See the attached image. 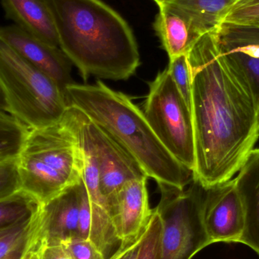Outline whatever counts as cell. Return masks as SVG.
<instances>
[{
	"label": "cell",
	"instance_id": "obj_1",
	"mask_svg": "<svg viewBox=\"0 0 259 259\" xmlns=\"http://www.w3.org/2000/svg\"><path fill=\"white\" fill-rule=\"evenodd\" d=\"M214 30L202 35L187 55L196 158L193 180L203 188L234 178L259 138L256 97L246 77L222 53Z\"/></svg>",
	"mask_w": 259,
	"mask_h": 259
},
{
	"label": "cell",
	"instance_id": "obj_2",
	"mask_svg": "<svg viewBox=\"0 0 259 259\" xmlns=\"http://www.w3.org/2000/svg\"><path fill=\"white\" fill-rule=\"evenodd\" d=\"M59 48L86 81L127 80L140 64L128 23L101 0H47Z\"/></svg>",
	"mask_w": 259,
	"mask_h": 259
},
{
	"label": "cell",
	"instance_id": "obj_3",
	"mask_svg": "<svg viewBox=\"0 0 259 259\" xmlns=\"http://www.w3.org/2000/svg\"><path fill=\"white\" fill-rule=\"evenodd\" d=\"M68 106L86 114L113 137L158 184L184 189L193 172L181 164L160 141L142 112L124 94L101 80L95 84L72 83L65 88Z\"/></svg>",
	"mask_w": 259,
	"mask_h": 259
},
{
	"label": "cell",
	"instance_id": "obj_4",
	"mask_svg": "<svg viewBox=\"0 0 259 259\" xmlns=\"http://www.w3.org/2000/svg\"><path fill=\"white\" fill-rule=\"evenodd\" d=\"M21 190L44 204L80 181L83 157L62 122L30 129L18 157Z\"/></svg>",
	"mask_w": 259,
	"mask_h": 259
},
{
	"label": "cell",
	"instance_id": "obj_5",
	"mask_svg": "<svg viewBox=\"0 0 259 259\" xmlns=\"http://www.w3.org/2000/svg\"><path fill=\"white\" fill-rule=\"evenodd\" d=\"M0 88L9 112L29 129L59 122L68 106L65 91L1 38Z\"/></svg>",
	"mask_w": 259,
	"mask_h": 259
},
{
	"label": "cell",
	"instance_id": "obj_6",
	"mask_svg": "<svg viewBox=\"0 0 259 259\" xmlns=\"http://www.w3.org/2000/svg\"><path fill=\"white\" fill-rule=\"evenodd\" d=\"M161 199L155 208L161 218V258L192 259L211 244L202 223V187L193 179L186 188L158 184Z\"/></svg>",
	"mask_w": 259,
	"mask_h": 259
},
{
	"label": "cell",
	"instance_id": "obj_7",
	"mask_svg": "<svg viewBox=\"0 0 259 259\" xmlns=\"http://www.w3.org/2000/svg\"><path fill=\"white\" fill-rule=\"evenodd\" d=\"M143 113L164 147L193 173L196 158L191 109L174 83L167 68L158 73L149 83Z\"/></svg>",
	"mask_w": 259,
	"mask_h": 259
},
{
	"label": "cell",
	"instance_id": "obj_8",
	"mask_svg": "<svg viewBox=\"0 0 259 259\" xmlns=\"http://www.w3.org/2000/svg\"><path fill=\"white\" fill-rule=\"evenodd\" d=\"M61 120L79 146L94 157L100 175V189L107 203L126 183L148 178L139 163L113 137L75 106H68Z\"/></svg>",
	"mask_w": 259,
	"mask_h": 259
},
{
	"label": "cell",
	"instance_id": "obj_9",
	"mask_svg": "<svg viewBox=\"0 0 259 259\" xmlns=\"http://www.w3.org/2000/svg\"><path fill=\"white\" fill-rule=\"evenodd\" d=\"M201 216L211 244L240 243L245 228V211L234 178L202 187Z\"/></svg>",
	"mask_w": 259,
	"mask_h": 259
},
{
	"label": "cell",
	"instance_id": "obj_10",
	"mask_svg": "<svg viewBox=\"0 0 259 259\" xmlns=\"http://www.w3.org/2000/svg\"><path fill=\"white\" fill-rule=\"evenodd\" d=\"M132 180L108 200V206L121 246L135 242L146 231L153 209L150 208L147 181Z\"/></svg>",
	"mask_w": 259,
	"mask_h": 259
},
{
	"label": "cell",
	"instance_id": "obj_11",
	"mask_svg": "<svg viewBox=\"0 0 259 259\" xmlns=\"http://www.w3.org/2000/svg\"><path fill=\"white\" fill-rule=\"evenodd\" d=\"M0 38L15 52L44 74L54 80L65 91L74 83L71 62L59 47H55L17 25L0 27Z\"/></svg>",
	"mask_w": 259,
	"mask_h": 259
},
{
	"label": "cell",
	"instance_id": "obj_12",
	"mask_svg": "<svg viewBox=\"0 0 259 259\" xmlns=\"http://www.w3.org/2000/svg\"><path fill=\"white\" fill-rule=\"evenodd\" d=\"M214 32L222 53L246 77L259 104V25L222 22Z\"/></svg>",
	"mask_w": 259,
	"mask_h": 259
},
{
	"label": "cell",
	"instance_id": "obj_13",
	"mask_svg": "<svg viewBox=\"0 0 259 259\" xmlns=\"http://www.w3.org/2000/svg\"><path fill=\"white\" fill-rule=\"evenodd\" d=\"M81 180V179H80ZM80 181L39 207L37 236L46 244L79 237Z\"/></svg>",
	"mask_w": 259,
	"mask_h": 259
},
{
	"label": "cell",
	"instance_id": "obj_14",
	"mask_svg": "<svg viewBox=\"0 0 259 259\" xmlns=\"http://www.w3.org/2000/svg\"><path fill=\"white\" fill-rule=\"evenodd\" d=\"M245 211V228L240 243L259 255V148H254L234 178Z\"/></svg>",
	"mask_w": 259,
	"mask_h": 259
},
{
	"label": "cell",
	"instance_id": "obj_15",
	"mask_svg": "<svg viewBox=\"0 0 259 259\" xmlns=\"http://www.w3.org/2000/svg\"><path fill=\"white\" fill-rule=\"evenodd\" d=\"M158 8L154 27L169 60L188 55L202 35L198 33L188 18L173 5L163 3Z\"/></svg>",
	"mask_w": 259,
	"mask_h": 259
},
{
	"label": "cell",
	"instance_id": "obj_16",
	"mask_svg": "<svg viewBox=\"0 0 259 259\" xmlns=\"http://www.w3.org/2000/svg\"><path fill=\"white\" fill-rule=\"evenodd\" d=\"M8 18L37 39L59 47L53 14L47 0H1Z\"/></svg>",
	"mask_w": 259,
	"mask_h": 259
},
{
	"label": "cell",
	"instance_id": "obj_17",
	"mask_svg": "<svg viewBox=\"0 0 259 259\" xmlns=\"http://www.w3.org/2000/svg\"><path fill=\"white\" fill-rule=\"evenodd\" d=\"M237 0H169L188 18L198 33L215 30Z\"/></svg>",
	"mask_w": 259,
	"mask_h": 259
},
{
	"label": "cell",
	"instance_id": "obj_18",
	"mask_svg": "<svg viewBox=\"0 0 259 259\" xmlns=\"http://www.w3.org/2000/svg\"><path fill=\"white\" fill-rule=\"evenodd\" d=\"M30 130L12 113L0 109V161L18 158Z\"/></svg>",
	"mask_w": 259,
	"mask_h": 259
},
{
	"label": "cell",
	"instance_id": "obj_19",
	"mask_svg": "<svg viewBox=\"0 0 259 259\" xmlns=\"http://www.w3.org/2000/svg\"><path fill=\"white\" fill-rule=\"evenodd\" d=\"M39 207V202L22 190L0 199V229L33 217Z\"/></svg>",
	"mask_w": 259,
	"mask_h": 259
},
{
	"label": "cell",
	"instance_id": "obj_20",
	"mask_svg": "<svg viewBox=\"0 0 259 259\" xmlns=\"http://www.w3.org/2000/svg\"><path fill=\"white\" fill-rule=\"evenodd\" d=\"M38 214L39 211L30 219L0 229V259L6 258L17 246L34 234L38 227Z\"/></svg>",
	"mask_w": 259,
	"mask_h": 259
},
{
	"label": "cell",
	"instance_id": "obj_21",
	"mask_svg": "<svg viewBox=\"0 0 259 259\" xmlns=\"http://www.w3.org/2000/svg\"><path fill=\"white\" fill-rule=\"evenodd\" d=\"M162 224L154 208L150 222L145 231L137 259L161 258V239Z\"/></svg>",
	"mask_w": 259,
	"mask_h": 259
},
{
	"label": "cell",
	"instance_id": "obj_22",
	"mask_svg": "<svg viewBox=\"0 0 259 259\" xmlns=\"http://www.w3.org/2000/svg\"><path fill=\"white\" fill-rule=\"evenodd\" d=\"M169 74L189 106H191L192 75L187 55L169 60ZM191 109V107H190Z\"/></svg>",
	"mask_w": 259,
	"mask_h": 259
},
{
	"label": "cell",
	"instance_id": "obj_23",
	"mask_svg": "<svg viewBox=\"0 0 259 259\" xmlns=\"http://www.w3.org/2000/svg\"><path fill=\"white\" fill-rule=\"evenodd\" d=\"M21 190L18 158L0 161V199Z\"/></svg>",
	"mask_w": 259,
	"mask_h": 259
},
{
	"label": "cell",
	"instance_id": "obj_24",
	"mask_svg": "<svg viewBox=\"0 0 259 259\" xmlns=\"http://www.w3.org/2000/svg\"><path fill=\"white\" fill-rule=\"evenodd\" d=\"M61 244L66 249L71 259H106L95 245L86 239H69Z\"/></svg>",
	"mask_w": 259,
	"mask_h": 259
},
{
	"label": "cell",
	"instance_id": "obj_25",
	"mask_svg": "<svg viewBox=\"0 0 259 259\" xmlns=\"http://www.w3.org/2000/svg\"><path fill=\"white\" fill-rule=\"evenodd\" d=\"M223 22L238 24L259 23V4L230 11L224 18Z\"/></svg>",
	"mask_w": 259,
	"mask_h": 259
},
{
	"label": "cell",
	"instance_id": "obj_26",
	"mask_svg": "<svg viewBox=\"0 0 259 259\" xmlns=\"http://www.w3.org/2000/svg\"><path fill=\"white\" fill-rule=\"evenodd\" d=\"M39 259H71L62 244H46L41 242L39 249Z\"/></svg>",
	"mask_w": 259,
	"mask_h": 259
},
{
	"label": "cell",
	"instance_id": "obj_27",
	"mask_svg": "<svg viewBox=\"0 0 259 259\" xmlns=\"http://www.w3.org/2000/svg\"><path fill=\"white\" fill-rule=\"evenodd\" d=\"M143 234L134 243L124 247H120L119 249L109 259H137L139 249L143 240Z\"/></svg>",
	"mask_w": 259,
	"mask_h": 259
},
{
	"label": "cell",
	"instance_id": "obj_28",
	"mask_svg": "<svg viewBox=\"0 0 259 259\" xmlns=\"http://www.w3.org/2000/svg\"><path fill=\"white\" fill-rule=\"evenodd\" d=\"M36 231H37V229H36ZM36 232L34 233V234H33L30 238L23 242L19 246H17V247L15 248L14 250H12L6 258L3 259H22L24 254H25V252H27V249H28L30 243H31L32 240H33V237H34L35 234H36Z\"/></svg>",
	"mask_w": 259,
	"mask_h": 259
},
{
	"label": "cell",
	"instance_id": "obj_29",
	"mask_svg": "<svg viewBox=\"0 0 259 259\" xmlns=\"http://www.w3.org/2000/svg\"><path fill=\"white\" fill-rule=\"evenodd\" d=\"M40 244L41 240L38 237L37 231H36V234L22 259H39V249Z\"/></svg>",
	"mask_w": 259,
	"mask_h": 259
},
{
	"label": "cell",
	"instance_id": "obj_30",
	"mask_svg": "<svg viewBox=\"0 0 259 259\" xmlns=\"http://www.w3.org/2000/svg\"><path fill=\"white\" fill-rule=\"evenodd\" d=\"M258 4L259 0H237L230 11L239 9V8L248 7V6H255V5Z\"/></svg>",
	"mask_w": 259,
	"mask_h": 259
},
{
	"label": "cell",
	"instance_id": "obj_31",
	"mask_svg": "<svg viewBox=\"0 0 259 259\" xmlns=\"http://www.w3.org/2000/svg\"><path fill=\"white\" fill-rule=\"evenodd\" d=\"M0 109L6 110L9 112V106H8L7 101H6V97L3 90L0 88Z\"/></svg>",
	"mask_w": 259,
	"mask_h": 259
},
{
	"label": "cell",
	"instance_id": "obj_32",
	"mask_svg": "<svg viewBox=\"0 0 259 259\" xmlns=\"http://www.w3.org/2000/svg\"><path fill=\"white\" fill-rule=\"evenodd\" d=\"M154 1L157 3L158 6H159V5L163 4V3H167V2L169 1V0H154Z\"/></svg>",
	"mask_w": 259,
	"mask_h": 259
},
{
	"label": "cell",
	"instance_id": "obj_33",
	"mask_svg": "<svg viewBox=\"0 0 259 259\" xmlns=\"http://www.w3.org/2000/svg\"><path fill=\"white\" fill-rule=\"evenodd\" d=\"M258 24V25H259V23H257V24Z\"/></svg>",
	"mask_w": 259,
	"mask_h": 259
},
{
	"label": "cell",
	"instance_id": "obj_34",
	"mask_svg": "<svg viewBox=\"0 0 259 259\" xmlns=\"http://www.w3.org/2000/svg\"><path fill=\"white\" fill-rule=\"evenodd\" d=\"M258 112H259V104H258Z\"/></svg>",
	"mask_w": 259,
	"mask_h": 259
}]
</instances>
